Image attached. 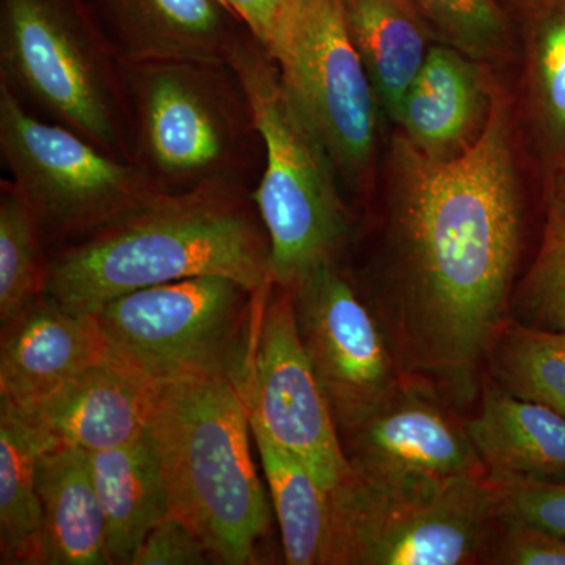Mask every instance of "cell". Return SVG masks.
I'll return each mask as SVG.
<instances>
[{"instance_id": "cell-32", "label": "cell", "mask_w": 565, "mask_h": 565, "mask_svg": "<svg viewBox=\"0 0 565 565\" xmlns=\"http://www.w3.org/2000/svg\"><path fill=\"white\" fill-rule=\"evenodd\" d=\"M230 14L239 18L250 31L253 40L273 54L281 33L291 20L299 0H215Z\"/></svg>"}, {"instance_id": "cell-30", "label": "cell", "mask_w": 565, "mask_h": 565, "mask_svg": "<svg viewBox=\"0 0 565 565\" xmlns=\"http://www.w3.org/2000/svg\"><path fill=\"white\" fill-rule=\"evenodd\" d=\"M482 559L505 565H565V537L498 519Z\"/></svg>"}, {"instance_id": "cell-31", "label": "cell", "mask_w": 565, "mask_h": 565, "mask_svg": "<svg viewBox=\"0 0 565 565\" xmlns=\"http://www.w3.org/2000/svg\"><path fill=\"white\" fill-rule=\"evenodd\" d=\"M212 563L199 535L170 514L152 527L131 565H203Z\"/></svg>"}, {"instance_id": "cell-12", "label": "cell", "mask_w": 565, "mask_h": 565, "mask_svg": "<svg viewBox=\"0 0 565 565\" xmlns=\"http://www.w3.org/2000/svg\"><path fill=\"white\" fill-rule=\"evenodd\" d=\"M141 139L159 173L177 180H211L233 154L234 120L195 62H132Z\"/></svg>"}, {"instance_id": "cell-28", "label": "cell", "mask_w": 565, "mask_h": 565, "mask_svg": "<svg viewBox=\"0 0 565 565\" xmlns=\"http://www.w3.org/2000/svg\"><path fill=\"white\" fill-rule=\"evenodd\" d=\"M414 2L429 24L435 43L448 44L481 63L500 62L511 54V28L497 0Z\"/></svg>"}, {"instance_id": "cell-20", "label": "cell", "mask_w": 565, "mask_h": 565, "mask_svg": "<svg viewBox=\"0 0 565 565\" xmlns=\"http://www.w3.org/2000/svg\"><path fill=\"white\" fill-rule=\"evenodd\" d=\"M36 490L43 511V565H106V520L90 456L84 449L39 452Z\"/></svg>"}, {"instance_id": "cell-1", "label": "cell", "mask_w": 565, "mask_h": 565, "mask_svg": "<svg viewBox=\"0 0 565 565\" xmlns=\"http://www.w3.org/2000/svg\"><path fill=\"white\" fill-rule=\"evenodd\" d=\"M515 129L497 84L484 132L459 158L433 161L401 132L390 150L381 323L401 370L457 404L478 392L522 252Z\"/></svg>"}, {"instance_id": "cell-29", "label": "cell", "mask_w": 565, "mask_h": 565, "mask_svg": "<svg viewBox=\"0 0 565 565\" xmlns=\"http://www.w3.org/2000/svg\"><path fill=\"white\" fill-rule=\"evenodd\" d=\"M494 486L498 519L525 523L565 537V481H514Z\"/></svg>"}, {"instance_id": "cell-8", "label": "cell", "mask_w": 565, "mask_h": 565, "mask_svg": "<svg viewBox=\"0 0 565 565\" xmlns=\"http://www.w3.org/2000/svg\"><path fill=\"white\" fill-rule=\"evenodd\" d=\"M270 57L338 173L362 181L373 166L381 106L340 0H299Z\"/></svg>"}, {"instance_id": "cell-24", "label": "cell", "mask_w": 565, "mask_h": 565, "mask_svg": "<svg viewBox=\"0 0 565 565\" xmlns=\"http://www.w3.org/2000/svg\"><path fill=\"white\" fill-rule=\"evenodd\" d=\"M39 449L0 408V563L43 565V511L36 490Z\"/></svg>"}, {"instance_id": "cell-18", "label": "cell", "mask_w": 565, "mask_h": 565, "mask_svg": "<svg viewBox=\"0 0 565 565\" xmlns=\"http://www.w3.org/2000/svg\"><path fill=\"white\" fill-rule=\"evenodd\" d=\"M493 484L565 481V416L493 386L465 424Z\"/></svg>"}, {"instance_id": "cell-2", "label": "cell", "mask_w": 565, "mask_h": 565, "mask_svg": "<svg viewBox=\"0 0 565 565\" xmlns=\"http://www.w3.org/2000/svg\"><path fill=\"white\" fill-rule=\"evenodd\" d=\"M262 221L218 181L161 192L139 210L82 237L47 262L46 294L66 310L95 315L122 294L218 275L253 294L270 282Z\"/></svg>"}, {"instance_id": "cell-22", "label": "cell", "mask_w": 565, "mask_h": 565, "mask_svg": "<svg viewBox=\"0 0 565 565\" xmlns=\"http://www.w3.org/2000/svg\"><path fill=\"white\" fill-rule=\"evenodd\" d=\"M345 29L362 57L379 106L396 122L434 33L414 0H340Z\"/></svg>"}, {"instance_id": "cell-19", "label": "cell", "mask_w": 565, "mask_h": 565, "mask_svg": "<svg viewBox=\"0 0 565 565\" xmlns=\"http://www.w3.org/2000/svg\"><path fill=\"white\" fill-rule=\"evenodd\" d=\"M106 520L109 565H131L152 527L172 514L169 490L150 433L115 448L88 452Z\"/></svg>"}, {"instance_id": "cell-5", "label": "cell", "mask_w": 565, "mask_h": 565, "mask_svg": "<svg viewBox=\"0 0 565 565\" xmlns=\"http://www.w3.org/2000/svg\"><path fill=\"white\" fill-rule=\"evenodd\" d=\"M498 522L487 475L370 478L329 492L321 565H457L482 559Z\"/></svg>"}, {"instance_id": "cell-23", "label": "cell", "mask_w": 565, "mask_h": 565, "mask_svg": "<svg viewBox=\"0 0 565 565\" xmlns=\"http://www.w3.org/2000/svg\"><path fill=\"white\" fill-rule=\"evenodd\" d=\"M273 494L286 564L321 565L329 531V490L307 465L250 424Z\"/></svg>"}, {"instance_id": "cell-14", "label": "cell", "mask_w": 565, "mask_h": 565, "mask_svg": "<svg viewBox=\"0 0 565 565\" xmlns=\"http://www.w3.org/2000/svg\"><path fill=\"white\" fill-rule=\"evenodd\" d=\"M151 384L109 353L39 403L0 408L17 418L40 452H96L128 444L147 430Z\"/></svg>"}, {"instance_id": "cell-26", "label": "cell", "mask_w": 565, "mask_h": 565, "mask_svg": "<svg viewBox=\"0 0 565 565\" xmlns=\"http://www.w3.org/2000/svg\"><path fill=\"white\" fill-rule=\"evenodd\" d=\"M489 360L500 388L565 416V332L509 327Z\"/></svg>"}, {"instance_id": "cell-11", "label": "cell", "mask_w": 565, "mask_h": 565, "mask_svg": "<svg viewBox=\"0 0 565 565\" xmlns=\"http://www.w3.org/2000/svg\"><path fill=\"white\" fill-rule=\"evenodd\" d=\"M297 330L321 384L338 433L373 414L399 382L381 321L337 262L319 264L292 286Z\"/></svg>"}, {"instance_id": "cell-6", "label": "cell", "mask_w": 565, "mask_h": 565, "mask_svg": "<svg viewBox=\"0 0 565 565\" xmlns=\"http://www.w3.org/2000/svg\"><path fill=\"white\" fill-rule=\"evenodd\" d=\"M256 294L218 275L122 294L96 311L109 353L150 382L218 374L236 381Z\"/></svg>"}, {"instance_id": "cell-16", "label": "cell", "mask_w": 565, "mask_h": 565, "mask_svg": "<svg viewBox=\"0 0 565 565\" xmlns=\"http://www.w3.org/2000/svg\"><path fill=\"white\" fill-rule=\"evenodd\" d=\"M484 66L448 44L430 46L396 121L415 150L433 161H449L479 140L497 88Z\"/></svg>"}, {"instance_id": "cell-15", "label": "cell", "mask_w": 565, "mask_h": 565, "mask_svg": "<svg viewBox=\"0 0 565 565\" xmlns=\"http://www.w3.org/2000/svg\"><path fill=\"white\" fill-rule=\"evenodd\" d=\"M107 355L95 316L73 313L44 294L2 327L0 405L39 403Z\"/></svg>"}, {"instance_id": "cell-21", "label": "cell", "mask_w": 565, "mask_h": 565, "mask_svg": "<svg viewBox=\"0 0 565 565\" xmlns=\"http://www.w3.org/2000/svg\"><path fill=\"white\" fill-rule=\"evenodd\" d=\"M131 62L228 65L236 40L215 0H106Z\"/></svg>"}, {"instance_id": "cell-10", "label": "cell", "mask_w": 565, "mask_h": 565, "mask_svg": "<svg viewBox=\"0 0 565 565\" xmlns=\"http://www.w3.org/2000/svg\"><path fill=\"white\" fill-rule=\"evenodd\" d=\"M0 61L9 87L103 150H120L106 63L65 0H2Z\"/></svg>"}, {"instance_id": "cell-9", "label": "cell", "mask_w": 565, "mask_h": 565, "mask_svg": "<svg viewBox=\"0 0 565 565\" xmlns=\"http://www.w3.org/2000/svg\"><path fill=\"white\" fill-rule=\"evenodd\" d=\"M250 424L299 457L326 490L349 471L332 408L297 330L291 289L256 292L250 341L234 381Z\"/></svg>"}, {"instance_id": "cell-25", "label": "cell", "mask_w": 565, "mask_h": 565, "mask_svg": "<svg viewBox=\"0 0 565 565\" xmlns=\"http://www.w3.org/2000/svg\"><path fill=\"white\" fill-rule=\"evenodd\" d=\"M39 217L13 181L0 193V322L24 313L46 291L47 263L41 253Z\"/></svg>"}, {"instance_id": "cell-27", "label": "cell", "mask_w": 565, "mask_h": 565, "mask_svg": "<svg viewBox=\"0 0 565 565\" xmlns=\"http://www.w3.org/2000/svg\"><path fill=\"white\" fill-rule=\"evenodd\" d=\"M515 308L522 326L565 332V172L544 181L541 245Z\"/></svg>"}, {"instance_id": "cell-4", "label": "cell", "mask_w": 565, "mask_h": 565, "mask_svg": "<svg viewBox=\"0 0 565 565\" xmlns=\"http://www.w3.org/2000/svg\"><path fill=\"white\" fill-rule=\"evenodd\" d=\"M228 65L266 151L253 200L269 237L270 281L292 286L319 264L337 262L348 243L351 221L340 173L258 41H236Z\"/></svg>"}, {"instance_id": "cell-13", "label": "cell", "mask_w": 565, "mask_h": 565, "mask_svg": "<svg viewBox=\"0 0 565 565\" xmlns=\"http://www.w3.org/2000/svg\"><path fill=\"white\" fill-rule=\"evenodd\" d=\"M340 437L349 468L370 478L486 475L465 424L418 386L397 385Z\"/></svg>"}, {"instance_id": "cell-3", "label": "cell", "mask_w": 565, "mask_h": 565, "mask_svg": "<svg viewBox=\"0 0 565 565\" xmlns=\"http://www.w3.org/2000/svg\"><path fill=\"white\" fill-rule=\"evenodd\" d=\"M147 429L172 515L199 535L212 563L258 564L270 508L253 462L250 419L232 379L152 382Z\"/></svg>"}, {"instance_id": "cell-7", "label": "cell", "mask_w": 565, "mask_h": 565, "mask_svg": "<svg viewBox=\"0 0 565 565\" xmlns=\"http://www.w3.org/2000/svg\"><path fill=\"white\" fill-rule=\"evenodd\" d=\"M0 148L43 233L87 236L163 192L143 169L107 154L73 129L32 117L3 81Z\"/></svg>"}, {"instance_id": "cell-17", "label": "cell", "mask_w": 565, "mask_h": 565, "mask_svg": "<svg viewBox=\"0 0 565 565\" xmlns=\"http://www.w3.org/2000/svg\"><path fill=\"white\" fill-rule=\"evenodd\" d=\"M520 121L542 182L565 172V0H520Z\"/></svg>"}]
</instances>
